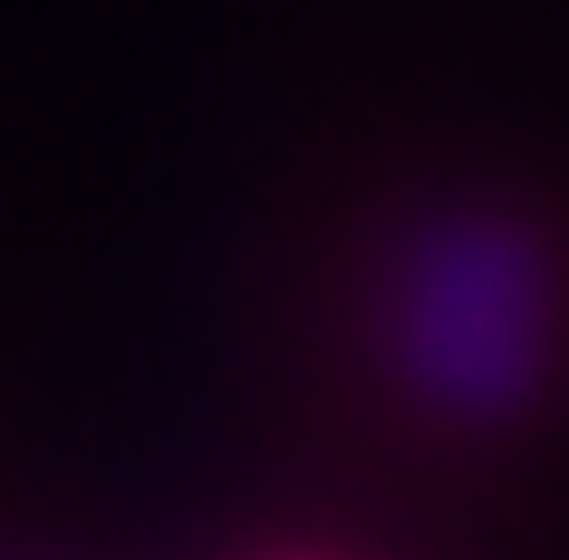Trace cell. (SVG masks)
<instances>
[{
    "mask_svg": "<svg viewBox=\"0 0 569 560\" xmlns=\"http://www.w3.org/2000/svg\"><path fill=\"white\" fill-rule=\"evenodd\" d=\"M415 362L458 406H509L543 362V268L509 233H458L415 277Z\"/></svg>",
    "mask_w": 569,
    "mask_h": 560,
    "instance_id": "6da1fadb",
    "label": "cell"
}]
</instances>
